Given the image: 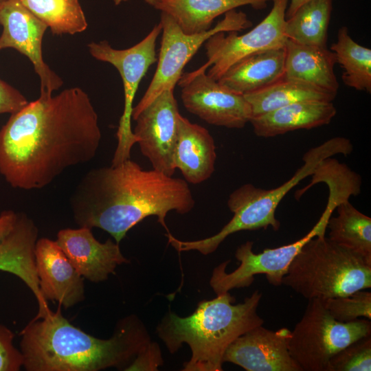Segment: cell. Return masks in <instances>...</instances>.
Instances as JSON below:
<instances>
[{
  "instance_id": "6da1fadb",
  "label": "cell",
  "mask_w": 371,
  "mask_h": 371,
  "mask_svg": "<svg viewBox=\"0 0 371 371\" xmlns=\"http://www.w3.org/2000/svg\"><path fill=\"white\" fill-rule=\"evenodd\" d=\"M101 137L98 114L82 89L40 95L0 129V174L14 188H43L93 159Z\"/></svg>"
},
{
  "instance_id": "7a4b0ae2",
  "label": "cell",
  "mask_w": 371,
  "mask_h": 371,
  "mask_svg": "<svg viewBox=\"0 0 371 371\" xmlns=\"http://www.w3.org/2000/svg\"><path fill=\"white\" fill-rule=\"evenodd\" d=\"M70 205L80 227L102 229L120 243L133 227L150 216H157L167 229V214H187L195 200L184 179L153 168L144 170L128 159L87 172L75 188Z\"/></svg>"
},
{
  "instance_id": "3957f363",
  "label": "cell",
  "mask_w": 371,
  "mask_h": 371,
  "mask_svg": "<svg viewBox=\"0 0 371 371\" xmlns=\"http://www.w3.org/2000/svg\"><path fill=\"white\" fill-rule=\"evenodd\" d=\"M60 305L21 331L23 366L27 371H98L125 369L151 344L134 315L121 319L111 338L99 339L72 325Z\"/></svg>"
},
{
  "instance_id": "277c9868",
  "label": "cell",
  "mask_w": 371,
  "mask_h": 371,
  "mask_svg": "<svg viewBox=\"0 0 371 371\" xmlns=\"http://www.w3.org/2000/svg\"><path fill=\"white\" fill-rule=\"evenodd\" d=\"M262 297L256 290L241 303L229 292L199 303L190 316L181 317L169 311L157 325L156 332L170 353L183 344L189 346L191 357L184 371H221L224 353L236 338L262 325L257 313Z\"/></svg>"
},
{
  "instance_id": "5b68a950",
  "label": "cell",
  "mask_w": 371,
  "mask_h": 371,
  "mask_svg": "<svg viewBox=\"0 0 371 371\" xmlns=\"http://www.w3.org/2000/svg\"><path fill=\"white\" fill-rule=\"evenodd\" d=\"M352 150L350 139L335 137L308 150L302 157L303 166L281 186L270 190L256 188L251 183L240 186L230 194L227 200V206L234 216L217 234L197 240L183 241L177 238L174 241L175 249L179 251L196 250L207 255L215 251L228 236L237 232L269 227L278 230L280 223L276 218V210L286 194L302 179L311 176L321 161L335 155H348Z\"/></svg>"
},
{
  "instance_id": "8992f818",
  "label": "cell",
  "mask_w": 371,
  "mask_h": 371,
  "mask_svg": "<svg viewBox=\"0 0 371 371\" xmlns=\"http://www.w3.org/2000/svg\"><path fill=\"white\" fill-rule=\"evenodd\" d=\"M282 284L308 300L347 295L371 287V263L320 234L293 258Z\"/></svg>"
},
{
  "instance_id": "52a82bcc",
  "label": "cell",
  "mask_w": 371,
  "mask_h": 371,
  "mask_svg": "<svg viewBox=\"0 0 371 371\" xmlns=\"http://www.w3.org/2000/svg\"><path fill=\"white\" fill-rule=\"evenodd\" d=\"M371 335L370 319L341 322L321 298L308 300L302 319L291 331L289 351L302 371H326L330 359L353 341Z\"/></svg>"
},
{
  "instance_id": "ba28073f",
  "label": "cell",
  "mask_w": 371,
  "mask_h": 371,
  "mask_svg": "<svg viewBox=\"0 0 371 371\" xmlns=\"http://www.w3.org/2000/svg\"><path fill=\"white\" fill-rule=\"evenodd\" d=\"M162 36L155 73L145 93L133 107L131 118L150 104L166 90H174L182 71L201 45L212 35L220 32H237L251 25L247 14L232 10L224 19L208 31L187 34L174 19L161 12L160 22Z\"/></svg>"
},
{
  "instance_id": "9c48e42d",
  "label": "cell",
  "mask_w": 371,
  "mask_h": 371,
  "mask_svg": "<svg viewBox=\"0 0 371 371\" xmlns=\"http://www.w3.org/2000/svg\"><path fill=\"white\" fill-rule=\"evenodd\" d=\"M161 32V25H155L138 43L124 49L113 48L106 41L88 45L89 53L95 59L114 66L122 78L124 107L117 132L118 140L112 165L130 159L131 150L137 139L131 129L133 102L139 85L149 67L157 60L156 43Z\"/></svg>"
},
{
  "instance_id": "30bf717a",
  "label": "cell",
  "mask_w": 371,
  "mask_h": 371,
  "mask_svg": "<svg viewBox=\"0 0 371 371\" xmlns=\"http://www.w3.org/2000/svg\"><path fill=\"white\" fill-rule=\"evenodd\" d=\"M334 210L332 206L326 205L319 221L311 230L292 243L273 249H266L258 254L253 251L252 241H247L240 245L235 252V257L240 262L238 268L229 273H227L226 267L230 261L227 260L218 265L212 271L210 284L216 295L229 292L233 289L250 286L254 280V276L258 274L265 275L268 282L273 286L282 285V279L291 262L302 247L311 238L325 234L328 220Z\"/></svg>"
},
{
  "instance_id": "8fae6325",
  "label": "cell",
  "mask_w": 371,
  "mask_h": 371,
  "mask_svg": "<svg viewBox=\"0 0 371 371\" xmlns=\"http://www.w3.org/2000/svg\"><path fill=\"white\" fill-rule=\"evenodd\" d=\"M289 0H273L271 11L263 20L247 33L220 32L205 44L207 61L196 70L206 71L218 80L235 63L263 51L283 47L287 41L284 32L286 11Z\"/></svg>"
},
{
  "instance_id": "7c38bea8",
  "label": "cell",
  "mask_w": 371,
  "mask_h": 371,
  "mask_svg": "<svg viewBox=\"0 0 371 371\" xmlns=\"http://www.w3.org/2000/svg\"><path fill=\"white\" fill-rule=\"evenodd\" d=\"M178 84L186 109L205 122L228 128H242L249 122L251 111L244 95L221 85L206 71L182 74Z\"/></svg>"
},
{
  "instance_id": "4fadbf2b",
  "label": "cell",
  "mask_w": 371,
  "mask_h": 371,
  "mask_svg": "<svg viewBox=\"0 0 371 371\" xmlns=\"http://www.w3.org/2000/svg\"><path fill=\"white\" fill-rule=\"evenodd\" d=\"M174 90H166L133 117V130L141 153L153 168L168 176L175 172L172 155L180 116Z\"/></svg>"
},
{
  "instance_id": "5bb4252c",
  "label": "cell",
  "mask_w": 371,
  "mask_h": 371,
  "mask_svg": "<svg viewBox=\"0 0 371 371\" xmlns=\"http://www.w3.org/2000/svg\"><path fill=\"white\" fill-rule=\"evenodd\" d=\"M0 50L13 48L27 57L39 76L41 95H52L63 82L43 58V38L48 27L20 0H0Z\"/></svg>"
},
{
  "instance_id": "9a60e30c",
  "label": "cell",
  "mask_w": 371,
  "mask_h": 371,
  "mask_svg": "<svg viewBox=\"0 0 371 371\" xmlns=\"http://www.w3.org/2000/svg\"><path fill=\"white\" fill-rule=\"evenodd\" d=\"M291 331L256 326L236 338L226 349L223 361L247 371H302L289 351Z\"/></svg>"
},
{
  "instance_id": "2e32d148",
  "label": "cell",
  "mask_w": 371,
  "mask_h": 371,
  "mask_svg": "<svg viewBox=\"0 0 371 371\" xmlns=\"http://www.w3.org/2000/svg\"><path fill=\"white\" fill-rule=\"evenodd\" d=\"M56 241L78 273L93 282L106 280L118 265L129 262L119 243L110 238L100 243L87 227L61 229Z\"/></svg>"
},
{
  "instance_id": "e0dca14e",
  "label": "cell",
  "mask_w": 371,
  "mask_h": 371,
  "mask_svg": "<svg viewBox=\"0 0 371 371\" xmlns=\"http://www.w3.org/2000/svg\"><path fill=\"white\" fill-rule=\"evenodd\" d=\"M34 256L40 289L47 300L57 301L65 308L84 300V278L56 240L38 239Z\"/></svg>"
},
{
  "instance_id": "ac0fdd59",
  "label": "cell",
  "mask_w": 371,
  "mask_h": 371,
  "mask_svg": "<svg viewBox=\"0 0 371 371\" xmlns=\"http://www.w3.org/2000/svg\"><path fill=\"white\" fill-rule=\"evenodd\" d=\"M216 159V145L210 132L180 115L172 155L175 169L181 172L186 182L199 184L212 175Z\"/></svg>"
},
{
  "instance_id": "d6986e66",
  "label": "cell",
  "mask_w": 371,
  "mask_h": 371,
  "mask_svg": "<svg viewBox=\"0 0 371 371\" xmlns=\"http://www.w3.org/2000/svg\"><path fill=\"white\" fill-rule=\"evenodd\" d=\"M336 113L333 102H300L253 117L249 122L257 136L271 137L328 124Z\"/></svg>"
},
{
  "instance_id": "ffe728a7",
  "label": "cell",
  "mask_w": 371,
  "mask_h": 371,
  "mask_svg": "<svg viewBox=\"0 0 371 371\" xmlns=\"http://www.w3.org/2000/svg\"><path fill=\"white\" fill-rule=\"evenodd\" d=\"M284 76L310 83L336 93L339 82L334 73V52L327 47L302 45L287 39Z\"/></svg>"
},
{
  "instance_id": "44dd1931",
  "label": "cell",
  "mask_w": 371,
  "mask_h": 371,
  "mask_svg": "<svg viewBox=\"0 0 371 371\" xmlns=\"http://www.w3.org/2000/svg\"><path fill=\"white\" fill-rule=\"evenodd\" d=\"M284 47L258 52L232 65L218 80L234 92L245 95L264 88L284 76Z\"/></svg>"
},
{
  "instance_id": "7402d4cb",
  "label": "cell",
  "mask_w": 371,
  "mask_h": 371,
  "mask_svg": "<svg viewBox=\"0 0 371 371\" xmlns=\"http://www.w3.org/2000/svg\"><path fill=\"white\" fill-rule=\"evenodd\" d=\"M273 0H167L153 8L171 16L187 34L211 29L214 20L226 12L244 5L260 10Z\"/></svg>"
},
{
  "instance_id": "603a6c76",
  "label": "cell",
  "mask_w": 371,
  "mask_h": 371,
  "mask_svg": "<svg viewBox=\"0 0 371 371\" xmlns=\"http://www.w3.org/2000/svg\"><path fill=\"white\" fill-rule=\"evenodd\" d=\"M337 94L310 83L282 76L272 84L244 95L251 117L300 102H333Z\"/></svg>"
},
{
  "instance_id": "cb8c5ba5",
  "label": "cell",
  "mask_w": 371,
  "mask_h": 371,
  "mask_svg": "<svg viewBox=\"0 0 371 371\" xmlns=\"http://www.w3.org/2000/svg\"><path fill=\"white\" fill-rule=\"evenodd\" d=\"M336 210L337 216H330L327 222L328 238L371 263V218L349 201L339 204Z\"/></svg>"
},
{
  "instance_id": "d4e9b609",
  "label": "cell",
  "mask_w": 371,
  "mask_h": 371,
  "mask_svg": "<svg viewBox=\"0 0 371 371\" xmlns=\"http://www.w3.org/2000/svg\"><path fill=\"white\" fill-rule=\"evenodd\" d=\"M333 0H311L286 19L284 32L295 43L326 47Z\"/></svg>"
},
{
  "instance_id": "484cf974",
  "label": "cell",
  "mask_w": 371,
  "mask_h": 371,
  "mask_svg": "<svg viewBox=\"0 0 371 371\" xmlns=\"http://www.w3.org/2000/svg\"><path fill=\"white\" fill-rule=\"evenodd\" d=\"M330 50L337 63L343 69L344 83L357 91L371 92V49L355 42L349 35L348 27L339 29L337 40Z\"/></svg>"
},
{
  "instance_id": "4316f807",
  "label": "cell",
  "mask_w": 371,
  "mask_h": 371,
  "mask_svg": "<svg viewBox=\"0 0 371 371\" xmlns=\"http://www.w3.org/2000/svg\"><path fill=\"white\" fill-rule=\"evenodd\" d=\"M311 176V182L295 192V197L297 199L311 187L319 183H324L329 192L327 203L336 209L339 204L349 201L351 196L359 194L361 190V176L346 164L331 157L321 161Z\"/></svg>"
},
{
  "instance_id": "83f0119b",
  "label": "cell",
  "mask_w": 371,
  "mask_h": 371,
  "mask_svg": "<svg viewBox=\"0 0 371 371\" xmlns=\"http://www.w3.org/2000/svg\"><path fill=\"white\" fill-rule=\"evenodd\" d=\"M54 34H74L88 25L79 0H20Z\"/></svg>"
},
{
  "instance_id": "f1b7e54d",
  "label": "cell",
  "mask_w": 371,
  "mask_h": 371,
  "mask_svg": "<svg viewBox=\"0 0 371 371\" xmlns=\"http://www.w3.org/2000/svg\"><path fill=\"white\" fill-rule=\"evenodd\" d=\"M366 289L351 294L321 298L332 317L341 322H348L363 317L371 319V293Z\"/></svg>"
},
{
  "instance_id": "f546056e",
  "label": "cell",
  "mask_w": 371,
  "mask_h": 371,
  "mask_svg": "<svg viewBox=\"0 0 371 371\" xmlns=\"http://www.w3.org/2000/svg\"><path fill=\"white\" fill-rule=\"evenodd\" d=\"M371 335L361 337L335 353L326 371H370Z\"/></svg>"
},
{
  "instance_id": "4dcf8cb0",
  "label": "cell",
  "mask_w": 371,
  "mask_h": 371,
  "mask_svg": "<svg viewBox=\"0 0 371 371\" xmlns=\"http://www.w3.org/2000/svg\"><path fill=\"white\" fill-rule=\"evenodd\" d=\"M14 335L0 324V371H18L23 365V357L13 345Z\"/></svg>"
},
{
  "instance_id": "1f68e13d",
  "label": "cell",
  "mask_w": 371,
  "mask_h": 371,
  "mask_svg": "<svg viewBox=\"0 0 371 371\" xmlns=\"http://www.w3.org/2000/svg\"><path fill=\"white\" fill-rule=\"evenodd\" d=\"M28 102L19 91L0 79V115L14 114Z\"/></svg>"
},
{
  "instance_id": "d6a6232c",
  "label": "cell",
  "mask_w": 371,
  "mask_h": 371,
  "mask_svg": "<svg viewBox=\"0 0 371 371\" xmlns=\"http://www.w3.org/2000/svg\"><path fill=\"white\" fill-rule=\"evenodd\" d=\"M162 363L159 346L151 343L141 352L125 370H155Z\"/></svg>"
},
{
  "instance_id": "836d02e7",
  "label": "cell",
  "mask_w": 371,
  "mask_h": 371,
  "mask_svg": "<svg viewBox=\"0 0 371 371\" xmlns=\"http://www.w3.org/2000/svg\"><path fill=\"white\" fill-rule=\"evenodd\" d=\"M18 218V213L12 210L3 211L0 214V245L14 229Z\"/></svg>"
},
{
  "instance_id": "e575fe53",
  "label": "cell",
  "mask_w": 371,
  "mask_h": 371,
  "mask_svg": "<svg viewBox=\"0 0 371 371\" xmlns=\"http://www.w3.org/2000/svg\"><path fill=\"white\" fill-rule=\"evenodd\" d=\"M309 1L311 0H290L286 11V19L291 17L302 5Z\"/></svg>"
},
{
  "instance_id": "d590c367",
  "label": "cell",
  "mask_w": 371,
  "mask_h": 371,
  "mask_svg": "<svg viewBox=\"0 0 371 371\" xmlns=\"http://www.w3.org/2000/svg\"><path fill=\"white\" fill-rule=\"evenodd\" d=\"M147 4L154 7L157 4L167 0H144Z\"/></svg>"
},
{
  "instance_id": "8d00e7d4",
  "label": "cell",
  "mask_w": 371,
  "mask_h": 371,
  "mask_svg": "<svg viewBox=\"0 0 371 371\" xmlns=\"http://www.w3.org/2000/svg\"><path fill=\"white\" fill-rule=\"evenodd\" d=\"M128 1V0H113L114 4L116 5H118L121 4L123 2H126Z\"/></svg>"
}]
</instances>
